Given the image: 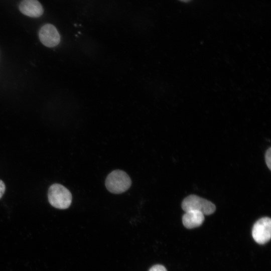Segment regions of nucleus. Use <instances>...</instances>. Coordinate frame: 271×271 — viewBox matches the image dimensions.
I'll return each instance as SVG.
<instances>
[{"label": "nucleus", "instance_id": "9b49d317", "mask_svg": "<svg viewBox=\"0 0 271 271\" xmlns=\"http://www.w3.org/2000/svg\"><path fill=\"white\" fill-rule=\"evenodd\" d=\"M182 2H189L190 1V0H180Z\"/></svg>", "mask_w": 271, "mask_h": 271}, {"label": "nucleus", "instance_id": "20e7f679", "mask_svg": "<svg viewBox=\"0 0 271 271\" xmlns=\"http://www.w3.org/2000/svg\"><path fill=\"white\" fill-rule=\"evenodd\" d=\"M252 236L255 242L263 244L269 241L271 236V220L268 217L258 219L253 225Z\"/></svg>", "mask_w": 271, "mask_h": 271}, {"label": "nucleus", "instance_id": "6e6552de", "mask_svg": "<svg viewBox=\"0 0 271 271\" xmlns=\"http://www.w3.org/2000/svg\"><path fill=\"white\" fill-rule=\"evenodd\" d=\"M265 161L266 164L269 170H271V148H269L265 154Z\"/></svg>", "mask_w": 271, "mask_h": 271}, {"label": "nucleus", "instance_id": "f03ea898", "mask_svg": "<svg viewBox=\"0 0 271 271\" xmlns=\"http://www.w3.org/2000/svg\"><path fill=\"white\" fill-rule=\"evenodd\" d=\"M131 181L128 175L124 171L116 170L111 172L106 177L105 186L113 194H120L127 190Z\"/></svg>", "mask_w": 271, "mask_h": 271}, {"label": "nucleus", "instance_id": "0eeeda50", "mask_svg": "<svg viewBox=\"0 0 271 271\" xmlns=\"http://www.w3.org/2000/svg\"><path fill=\"white\" fill-rule=\"evenodd\" d=\"M204 218V215L202 212L190 210L185 212L182 217V222L185 227L192 229L200 226Z\"/></svg>", "mask_w": 271, "mask_h": 271}, {"label": "nucleus", "instance_id": "1a4fd4ad", "mask_svg": "<svg viewBox=\"0 0 271 271\" xmlns=\"http://www.w3.org/2000/svg\"><path fill=\"white\" fill-rule=\"evenodd\" d=\"M149 271H167V270L161 264H156L153 266Z\"/></svg>", "mask_w": 271, "mask_h": 271}, {"label": "nucleus", "instance_id": "7ed1b4c3", "mask_svg": "<svg viewBox=\"0 0 271 271\" xmlns=\"http://www.w3.org/2000/svg\"><path fill=\"white\" fill-rule=\"evenodd\" d=\"M182 208L185 212L198 211L204 215H210L216 210L215 205L213 203L195 195H191L185 198L182 202Z\"/></svg>", "mask_w": 271, "mask_h": 271}, {"label": "nucleus", "instance_id": "39448f33", "mask_svg": "<svg viewBox=\"0 0 271 271\" xmlns=\"http://www.w3.org/2000/svg\"><path fill=\"white\" fill-rule=\"evenodd\" d=\"M39 37L41 43L48 47H55L60 41V36L57 29L50 24H45L41 28Z\"/></svg>", "mask_w": 271, "mask_h": 271}, {"label": "nucleus", "instance_id": "9d476101", "mask_svg": "<svg viewBox=\"0 0 271 271\" xmlns=\"http://www.w3.org/2000/svg\"><path fill=\"white\" fill-rule=\"evenodd\" d=\"M6 190V186L4 182L0 180V199L3 197Z\"/></svg>", "mask_w": 271, "mask_h": 271}, {"label": "nucleus", "instance_id": "423d86ee", "mask_svg": "<svg viewBox=\"0 0 271 271\" xmlns=\"http://www.w3.org/2000/svg\"><path fill=\"white\" fill-rule=\"evenodd\" d=\"M19 10L24 15L31 18H38L42 15L44 10L38 0H22Z\"/></svg>", "mask_w": 271, "mask_h": 271}, {"label": "nucleus", "instance_id": "f257e3e1", "mask_svg": "<svg viewBox=\"0 0 271 271\" xmlns=\"http://www.w3.org/2000/svg\"><path fill=\"white\" fill-rule=\"evenodd\" d=\"M48 198L50 204L59 209L68 208L72 202V195L69 190L63 185L57 183L49 187Z\"/></svg>", "mask_w": 271, "mask_h": 271}]
</instances>
